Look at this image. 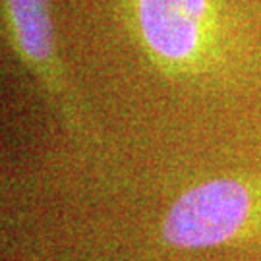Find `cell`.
Returning a JSON list of instances; mask_svg holds the SVG:
<instances>
[{
    "mask_svg": "<svg viewBox=\"0 0 261 261\" xmlns=\"http://www.w3.org/2000/svg\"><path fill=\"white\" fill-rule=\"evenodd\" d=\"M8 39L23 64L53 89L62 85L50 0H2Z\"/></svg>",
    "mask_w": 261,
    "mask_h": 261,
    "instance_id": "cell-3",
    "label": "cell"
},
{
    "mask_svg": "<svg viewBox=\"0 0 261 261\" xmlns=\"http://www.w3.org/2000/svg\"><path fill=\"white\" fill-rule=\"evenodd\" d=\"M259 207L250 182L234 176L211 178L188 188L170 203L161 236L180 250L221 246L252 226Z\"/></svg>",
    "mask_w": 261,
    "mask_h": 261,
    "instance_id": "cell-1",
    "label": "cell"
},
{
    "mask_svg": "<svg viewBox=\"0 0 261 261\" xmlns=\"http://www.w3.org/2000/svg\"><path fill=\"white\" fill-rule=\"evenodd\" d=\"M130 12L141 47L165 70H194L213 50V0H130Z\"/></svg>",
    "mask_w": 261,
    "mask_h": 261,
    "instance_id": "cell-2",
    "label": "cell"
}]
</instances>
